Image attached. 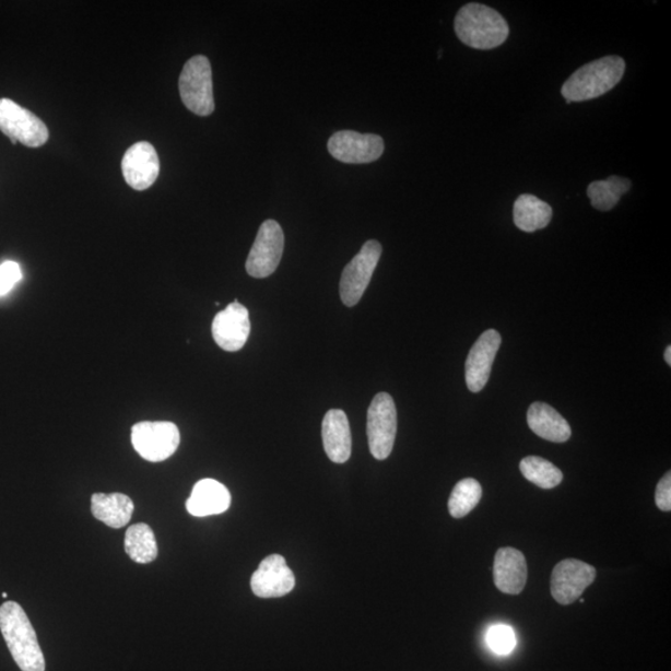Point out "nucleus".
Segmentation results:
<instances>
[{
  "label": "nucleus",
  "mask_w": 671,
  "mask_h": 671,
  "mask_svg": "<svg viewBox=\"0 0 671 671\" xmlns=\"http://www.w3.org/2000/svg\"><path fill=\"white\" fill-rule=\"evenodd\" d=\"M455 28L461 43L480 50L501 47L510 33L509 25L501 13L479 3H470L460 9Z\"/></svg>",
  "instance_id": "f03ea898"
},
{
  "label": "nucleus",
  "mask_w": 671,
  "mask_h": 671,
  "mask_svg": "<svg viewBox=\"0 0 671 671\" xmlns=\"http://www.w3.org/2000/svg\"><path fill=\"white\" fill-rule=\"evenodd\" d=\"M122 174L127 185L136 190L149 189L160 175L157 151L149 142L134 143L126 151Z\"/></svg>",
  "instance_id": "4468645a"
},
{
  "label": "nucleus",
  "mask_w": 671,
  "mask_h": 671,
  "mask_svg": "<svg viewBox=\"0 0 671 671\" xmlns=\"http://www.w3.org/2000/svg\"><path fill=\"white\" fill-rule=\"evenodd\" d=\"M0 131L13 144L21 142L32 149L42 148L49 140L47 125L11 98H0Z\"/></svg>",
  "instance_id": "39448f33"
},
{
  "label": "nucleus",
  "mask_w": 671,
  "mask_h": 671,
  "mask_svg": "<svg viewBox=\"0 0 671 671\" xmlns=\"http://www.w3.org/2000/svg\"><path fill=\"white\" fill-rule=\"evenodd\" d=\"M213 339L224 351L237 352L245 346L250 334L248 308L235 301L217 313L212 325Z\"/></svg>",
  "instance_id": "f8f14e48"
},
{
  "label": "nucleus",
  "mask_w": 671,
  "mask_h": 671,
  "mask_svg": "<svg viewBox=\"0 0 671 671\" xmlns=\"http://www.w3.org/2000/svg\"><path fill=\"white\" fill-rule=\"evenodd\" d=\"M525 479L541 488H553L564 480V474L551 461L540 457H526L520 462Z\"/></svg>",
  "instance_id": "393cba45"
},
{
  "label": "nucleus",
  "mask_w": 671,
  "mask_h": 671,
  "mask_svg": "<svg viewBox=\"0 0 671 671\" xmlns=\"http://www.w3.org/2000/svg\"><path fill=\"white\" fill-rule=\"evenodd\" d=\"M487 646L496 652V655L506 656L516 647L515 632L509 625L496 624L487 631Z\"/></svg>",
  "instance_id": "a878e982"
},
{
  "label": "nucleus",
  "mask_w": 671,
  "mask_h": 671,
  "mask_svg": "<svg viewBox=\"0 0 671 671\" xmlns=\"http://www.w3.org/2000/svg\"><path fill=\"white\" fill-rule=\"evenodd\" d=\"M133 510V502L123 494H94L92 497V513L95 519L104 522L108 528H123L130 522Z\"/></svg>",
  "instance_id": "aec40b11"
},
{
  "label": "nucleus",
  "mask_w": 671,
  "mask_h": 671,
  "mask_svg": "<svg viewBox=\"0 0 671 671\" xmlns=\"http://www.w3.org/2000/svg\"><path fill=\"white\" fill-rule=\"evenodd\" d=\"M502 336L496 330L485 331L474 346L471 348L467 364L466 379L470 392H482L487 384L498 349H501Z\"/></svg>",
  "instance_id": "ddd939ff"
},
{
  "label": "nucleus",
  "mask_w": 671,
  "mask_h": 671,
  "mask_svg": "<svg viewBox=\"0 0 671 671\" xmlns=\"http://www.w3.org/2000/svg\"><path fill=\"white\" fill-rule=\"evenodd\" d=\"M132 446L148 461L160 462L174 456L180 435L175 423L141 422L132 427Z\"/></svg>",
  "instance_id": "0eeeda50"
},
{
  "label": "nucleus",
  "mask_w": 671,
  "mask_h": 671,
  "mask_svg": "<svg viewBox=\"0 0 671 671\" xmlns=\"http://www.w3.org/2000/svg\"><path fill=\"white\" fill-rule=\"evenodd\" d=\"M397 434V410L393 398L378 393L372 401L367 413V435L370 455L385 460L395 447Z\"/></svg>",
  "instance_id": "423d86ee"
},
{
  "label": "nucleus",
  "mask_w": 671,
  "mask_h": 671,
  "mask_svg": "<svg viewBox=\"0 0 671 671\" xmlns=\"http://www.w3.org/2000/svg\"><path fill=\"white\" fill-rule=\"evenodd\" d=\"M631 187L629 179L612 176L609 179L597 180V183L589 185L587 195L597 211L609 212L620 202L621 197L628 192Z\"/></svg>",
  "instance_id": "5701e85b"
},
{
  "label": "nucleus",
  "mask_w": 671,
  "mask_h": 671,
  "mask_svg": "<svg viewBox=\"0 0 671 671\" xmlns=\"http://www.w3.org/2000/svg\"><path fill=\"white\" fill-rule=\"evenodd\" d=\"M494 582L498 591L520 595L528 582V564L523 553L513 548L497 550L494 561Z\"/></svg>",
  "instance_id": "dca6fc26"
},
{
  "label": "nucleus",
  "mask_w": 671,
  "mask_h": 671,
  "mask_svg": "<svg viewBox=\"0 0 671 671\" xmlns=\"http://www.w3.org/2000/svg\"><path fill=\"white\" fill-rule=\"evenodd\" d=\"M624 71L625 61L616 56L588 62L566 81L561 94L568 104L601 97L620 84Z\"/></svg>",
  "instance_id": "7ed1b4c3"
},
{
  "label": "nucleus",
  "mask_w": 671,
  "mask_h": 671,
  "mask_svg": "<svg viewBox=\"0 0 671 671\" xmlns=\"http://www.w3.org/2000/svg\"><path fill=\"white\" fill-rule=\"evenodd\" d=\"M380 256H382V245L377 240H368L343 269L340 295L344 305L352 307L360 303L374 276Z\"/></svg>",
  "instance_id": "6e6552de"
},
{
  "label": "nucleus",
  "mask_w": 671,
  "mask_h": 671,
  "mask_svg": "<svg viewBox=\"0 0 671 671\" xmlns=\"http://www.w3.org/2000/svg\"><path fill=\"white\" fill-rule=\"evenodd\" d=\"M285 247L284 232L275 221H266L261 224L247 260L248 274L252 278L264 279L274 274Z\"/></svg>",
  "instance_id": "1a4fd4ad"
},
{
  "label": "nucleus",
  "mask_w": 671,
  "mask_h": 671,
  "mask_svg": "<svg viewBox=\"0 0 671 671\" xmlns=\"http://www.w3.org/2000/svg\"><path fill=\"white\" fill-rule=\"evenodd\" d=\"M528 424L540 438L552 443H565L573 434L564 416L546 403L531 404L528 412Z\"/></svg>",
  "instance_id": "6ab92c4d"
},
{
  "label": "nucleus",
  "mask_w": 671,
  "mask_h": 671,
  "mask_svg": "<svg viewBox=\"0 0 671 671\" xmlns=\"http://www.w3.org/2000/svg\"><path fill=\"white\" fill-rule=\"evenodd\" d=\"M552 220V208L532 195H522L514 204V222L526 233L546 228Z\"/></svg>",
  "instance_id": "412c9836"
},
{
  "label": "nucleus",
  "mask_w": 671,
  "mask_h": 671,
  "mask_svg": "<svg viewBox=\"0 0 671 671\" xmlns=\"http://www.w3.org/2000/svg\"><path fill=\"white\" fill-rule=\"evenodd\" d=\"M656 504L659 510L664 513L671 511V473H668L660 479L656 490Z\"/></svg>",
  "instance_id": "cd10ccee"
},
{
  "label": "nucleus",
  "mask_w": 671,
  "mask_h": 671,
  "mask_svg": "<svg viewBox=\"0 0 671 671\" xmlns=\"http://www.w3.org/2000/svg\"><path fill=\"white\" fill-rule=\"evenodd\" d=\"M250 585L254 595L260 598H279L293 591L295 576L283 556L271 555L261 562Z\"/></svg>",
  "instance_id": "2eb2a0df"
},
{
  "label": "nucleus",
  "mask_w": 671,
  "mask_h": 671,
  "mask_svg": "<svg viewBox=\"0 0 671 671\" xmlns=\"http://www.w3.org/2000/svg\"><path fill=\"white\" fill-rule=\"evenodd\" d=\"M322 440L326 455L336 464L346 462L352 452V435L346 413L331 410L322 422Z\"/></svg>",
  "instance_id": "f3484780"
},
{
  "label": "nucleus",
  "mask_w": 671,
  "mask_h": 671,
  "mask_svg": "<svg viewBox=\"0 0 671 671\" xmlns=\"http://www.w3.org/2000/svg\"><path fill=\"white\" fill-rule=\"evenodd\" d=\"M180 98L198 116L214 113L213 76L210 60L203 56L189 59L179 76Z\"/></svg>",
  "instance_id": "20e7f679"
},
{
  "label": "nucleus",
  "mask_w": 671,
  "mask_h": 671,
  "mask_svg": "<svg viewBox=\"0 0 671 671\" xmlns=\"http://www.w3.org/2000/svg\"><path fill=\"white\" fill-rule=\"evenodd\" d=\"M2 597H3V598H7V597H8V595L4 592V593L2 595Z\"/></svg>",
  "instance_id": "c756f323"
},
{
  "label": "nucleus",
  "mask_w": 671,
  "mask_h": 671,
  "mask_svg": "<svg viewBox=\"0 0 671 671\" xmlns=\"http://www.w3.org/2000/svg\"><path fill=\"white\" fill-rule=\"evenodd\" d=\"M597 570L586 562L568 558L553 568L551 595L562 605L573 604L595 582Z\"/></svg>",
  "instance_id": "9d476101"
},
{
  "label": "nucleus",
  "mask_w": 671,
  "mask_h": 671,
  "mask_svg": "<svg viewBox=\"0 0 671 671\" xmlns=\"http://www.w3.org/2000/svg\"><path fill=\"white\" fill-rule=\"evenodd\" d=\"M232 496L229 490L213 479L198 482L187 501V510L197 518L220 515L229 509Z\"/></svg>",
  "instance_id": "a211bd4d"
},
{
  "label": "nucleus",
  "mask_w": 671,
  "mask_h": 671,
  "mask_svg": "<svg viewBox=\"0 0 671 671\" xmlns=\"http://www.w3.org/2000/svg\"><path fill=\"white\" fill-rule=\"evenodd\" d=\"M21 267L14 261H5L0 266V296L7 295L17 281L22 280Z\"/></svg>",
  "instance_id": "bb28decb"
},
{
  "label": "nucleus",
  "mask_w": 671,
  "mask_h": 671,
  "mask_svg": "<svg viewBox=\"0 0 671 671\" xmlns=\"http://www.w3.org/2000/svg\"><path fill=\"white\" fill-rule=\"evenodd\" d=\"M0 632L22 671H45L43 650L22 605L7 602L0 607Z\"/></svg>",
  "instance_id": "f257e3e1"
},
{
  "label": "nucleus",
  "mask_w": 671,
  "mask_h": 671,
  "mask_svg": "<svg viewBox=\"0 0 671 671\" xmlns=\"http://www.w3.org/2000/svg\"><path fill=\"white\" fill-rule=\"evenodd\" d=\"M331 156L350 165H362L377 161L385 152V141L374 133L339 131L331 136L328 143Z\"/></svg>",
  "instance_id": "9b49d317"
},
{
  "label": "nucleus",
  "mask_w": 671,
  "mask_h": 671,
  "mask_svg": "<svg viewBox=\"0 0 671 671\" xmlns=\"http://www.w3.org/2000/svg\"><path fill=\"white\" fill-rule=\"evenodd\" d=\"M125 550L136 564L148 565L156 560L157 541L150 526L146 523L131 526L126 532Z\"/></svg>",
  "instance_id": "4be33fe9"
},
{
  "label": "nucleus",
  "mask_w": 671,
  "mask_h": 671,
  "mask_svg": "<svg viewBox=\"0 0 671 671\" xmlns=\"http://www.w3.org/2000/svg\"><path fill=\"white\" fill-rule=\"evenodd\" d=\"M666 362L669 366H671V346H668L664 353Z\"/></svg>",
  "instance_id": "c85d7f7f"
},
{
  "label": "nucleus",
  "mask_w": 671,
  "mask_h": 671,
  "mask_svg": "<svg viewBox=\"0 0 671 671\" xmlns=\"http://www.w3.org/2000/svg\"><path fill=\"white\" fill-rule=\"evenodd\" d=\"M483 488L475 479H464L452 488L449 498V513L455 519L464 518L482 501Z\"/></svg>",
  "instance_id": "b1692460"
}]
</instances>
